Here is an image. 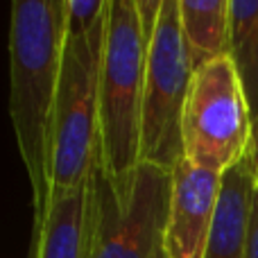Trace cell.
I'll use <instances>...</instances> for the list:
<instances>
[{
    "label": "cell",
    "mask_w": 258,
    "mask_h": 258,
    "mask_svg": "<svg viewBox=\"0 0 258 258\" xmlns=\"http://www.w3.org/2000/svg\"><path fill=\"white\" fill-rule=\"evenodd\" d=\"M249 104L251 120H258V0H231L229 52Z\"/></svg>",
    "instance_id": "obj_11"
},
{
    "label": "cell",
    "mask_w": 258,
    "mask_h": 258,
    "mask_svg": "<svg viewBox=\"0 0 258 258\" xmlns=\"http://www.w3.org/2000/svg\"><path fill=\"white\" fill-rule=\"evenodd\" d=\"M136 9H138V18H141L143 34H145L147 43H150L152 34L156 30V23H159L161 9H163V0H136Z\"/></svg>",
    "instance_id": "obj_12"
},
{
    "label": "cell",
    "mask_w": 258,
    "mask_h": 258,
    "mask_svg": "<svg viewBox=\"0 0 258 258\" xmlns=\"http://www.w3.org/2000/svg\"><path fill=\"white\" fill-rule=\"evenodd\" d=\"M192 63L179 16V0H163L156 30L147 43L143 102V163L172 172L183 159L181 116L192 82Z\"/></svg>",
    "instance_id": "obj_6"
},
{
    "label": "cell",
    "mask_w": 258,
    "mask_h": 258,
    "mask_svg": "<svg viewBox=\"0 0 258 258\" xmlns=\"http://www.w3.org/2000/svg\"><path fill=\"white\" fill-rule=\"evenodd\" d=\"M156 258H165V254H163V247L159 249V254H156Z\"/></svg>",
    "instance_id": "obj_16"
},
{
    "label": "cell",
    "mask_w": 258,
    "mask_h": 258,
    "mask_svg": "<svg viewBox=\"0 0 258 258\" xmlns=\"http://www.w3.org/2000/svg\"><path fill=\"white\" fill-rule=\"evenodd\" d=\"M179 16L192 71L227 57L231 0H179Z\"/></svg>",
    "instance_id": "obj_10"
},
{
    "label": "cell",
    "mask_w": 258,
    "mask_h": 258,
    "mask_svg": "<svg viewBox=\"0 0 258 258\" xmlns=\"http://www.w3.org/2000/svg\"><path fill=\"white\" fill-rule=\"evenodd\" d=\"M251 154L256 161V192H258V120L254 122V143H251Z\"/></svg>",
    "instance_id": "obj_14"
},
{
    "label": "cell",
    "mask_w": 258,
    "mask_h": 258,
    "mask_svg": "<svg viewBox=\"0 0 258 258\" xmlns=\"http://www.w3.org/2000/svg\"><path fill=\"white\" fill-rule=\"evenodd\" d=\"M63 0H14L9 16V118L32 188L39 231L52 200V129L61 75Z\"/></svg>",
    "instance_id": "obj_1"
},
{
    "label": "cell",
    "mask_w": 258,
    "mask_h": 258,
    "mask_svg": "<svg viewBox=\"0 0 258 258\" xmlns=\"http://www.w3.org/2000/svg\"><path fill=\"white\" fill-rule=\"evenodd\" d=\"M89 236V181L52 192L45 222L32 231L36 258H86Z\"/></svg>",
    "instance_id": "obj_9"
},
{
    "label": "cell",
    "mask_w": 258,
    "mask_h": 258,
    "mask_svg": "<svg viewBox=\"0 0 258 258\" xmlns=\"http://www.w3.org/2000/svg\"><path fill=\"white\" fill-rule=\"evenodd\" d=\"M27 258H36V242L30 240V251H27Z\"/></svg>",
    "instance_id": "obj_15"
},
{
    "label": "cell",
    "mask_w": 258,
    "mask_h": 258,
    "mask_svg": "<svg viewBox=\"0 0 258 258\" xmlns=\"http://www.w3.org/2000/svg\"><path fill=\"white\" fill-rule=\"evenodd\" d=\"M222 174L190 165L186 159L172 170L168 224L163 233L165 258H204L215 222Z\"/></svg>",
    "instance_id": "obj_7"
},
{
    "label": "cell",
    "mask_w": 258,
    "mask_h": 258,
    "mask_svg": "<svg viewBox=\"0 0 258 258\" xmlns=\"http://www.w3.org/2000/svg\"><path fill=\"white\" fill-rule=\"evenodd\" d=\"M172 172L141 163L125 177L107 174L102 161L89 174L86 258H156L168 224Z\"/></svg>",
    "instance_id": "obj_3"
},
{
    "label": "cell",
    "mask_w": 258,
    "mask_h": 258,
    "mask_svg": "<svg viewBox=\"0 0 258 258\" xmlns=\"http://www.w3.org/2000/svg\"><path fill=\"white\" fill-rule=\"evenodd\" d=\"M147 39L136 0H109L100 63V161L107 174L125 177L143 163Z\"/></svg>",
    "instance_id": "obj_2"
},
{
    "label": "cell",
    "mask_w": 258,
    "mask_h": 258,
    "mask_svg": "<svg viewBox=\"0 0 258 258\" xmlns=\"http://www.w3.org/2000/svg\"><path fill=\"white\" fill-rule=\"evenodd\" d=\"M247 258H258V197L254 204V213H251L249 224V245H247Z\"/></svg>",
    "instance_id": "obj_13"
},
{
    "label": "cell",
    "mask_w": 258,
    "mask_h": 258,
    "mask_svg": "<svg viewBox=\"0 0 258 258\" xmlns=\"http://www.w3.org/2000/svg\"><path fill=\"white\" fill-rule=\"evenodd\" d=\"M254 143V120L231 59L220 57L195 71L181 116L183 159L224 174L245 161Z\"/></svg>",
    "instance_id": "obj_5"
},
{
    "label": "cell",
    "mask_w": 258,
    "mask_h": 258,
    "mask_svg": "<svg viewBox=\"0 0 258 258\" xmlns=\"http://www.w3.org/2000/svg\"><path fill=\"white\" fill-rule=\"evenodd\" d=\"M256 197V161L249 152L245 161L222 174V192L204 258H247Z\"/></svg>",
    "instance_id": "obj_8"
},
{
    "label": "cell",
    "mask_w": 258,
    "mask_h": 258,
    "mask_svg": "<svg viewBox=\"0 0 258 258\" xmlns=\"http://www.w3.org/2000/svg\"><path fill=\"white\" fill-rule=\"evenodd\" d=\"M107 16L91 32L63 36L52 129V192L84 186L100 152V63Z\"/></svg>",
    "instance_id": "obj_4"
}]
</instances>
